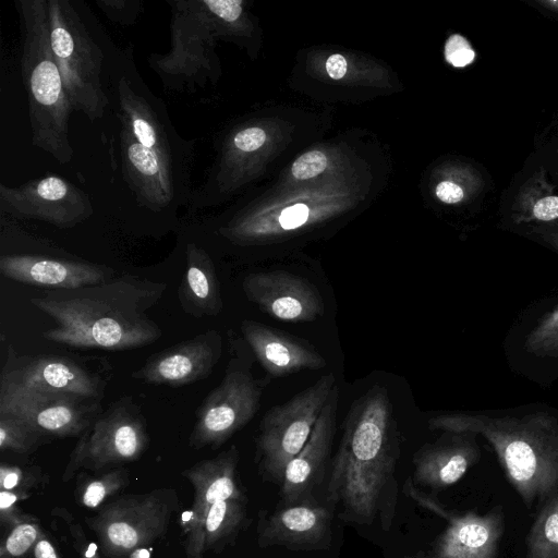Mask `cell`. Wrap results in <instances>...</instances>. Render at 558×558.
Wrapping results in <instances>:
<instances>
[{"label": "cell", "instance_id": "1", "mask_svg": "<svg viewBox=\"0 0 558 558\" xmlns=\"http://www.w3.org/2000/svg\"><path fill=\"white\" fill-rule=\"evenodd\" d=\"M108 83L120 124L123 181L140 209L175 215L189 206L194 191L195 141L179 134L166 104L138 73L132 46L114 51Z\"/></svg>", "mask_w": 558, "mask_h": 558}, {"label": "cell", "instance_id": "2", "mask_svg": "<svg viewBox=\"0 0 558 558\" xmlns=\"http://www.w3.org/2000/svg\"><path fill=\"white\" fill-rule=\"evenodd\" d=\"M166 284L124 275L77 289H57L31 303L57 322L44 338L76 348L128 350L161 336L147 315Z\"/></svg>", "mask_w": 558, "mask_h": 558}, {"label": "cell", "instance_id": "3", "mask_svg": "<svg viewBox=\"0 0 558 558\" xmlns=\"http://www.w3.org/2000/svg\"><path fill=\"white\" fill-rule=\"evenodd\" d=\"M430 429L483 436L527 508L558 493V418L547 412L489 415L445 412L428 420Z\"/></svg>", "mask_w": 558, "mask_h": 558}, {"label": "cell", "instance_id": "4", "mask_svg": "<svg viewBox=\"0 0 558 558\" xmlns=\"http://www.w3.org/2000/svg\"><path fill=\"white\" fill-rule=\"evenodd\" d=\"M395 434L388 389L375 385L351 404L329 482L331 498L356 520L375 514L396 463Z\"/></svg>", "mask_w": 558, "mask_h": 558}, {"label": "cell", "instance_id": "5", "mask_svg": "<svg viewBox=\"0 0 558 558\" xmlns=\"http://www.w3.org/2000/svg\"><path fill=\"white\" fill-rule=\"evenodd\" d=\"M21 34V74L33 146L60 165L73 158L70 119L74 111L54 60L46 0H15Z\"/></svg>", "mask_w": 558, "mask_h": 558}, {"label": "cell", "instance_id": "6", "mask_svg": "<svg viewBox=\"0 0 558 558\" xmlns=\"http://www.w3.org/2000/svg\"><path fill=\"white\" fill-rule=\"evenodd\" d=\"M51 49L74 111L90 122L111 105L106 81L117 48L81 0H46Z\"/></svg>", "mask_w": 558, "mask_h": 558}, {"label": "cell", "instance_id": "7", "mask_svg": "<svg viewBox=\"0 0 558 558\" xmlns=\"http://www.w3.org/2000/svg\"><path fill=\"white\" fill-rule=\"evenodd\" d=\"M170 48L147 64L165 89L193 93L218 78L216 46L243 14L242 0H168Z\"/></svg>", "mask_w": 558, "mask_h": 558}, {"label": "cell", "instance_id": "8", "mask_svg": "<svg viewBox=\"0 0 558 558\" xmlns=\"http://www.w3.org/2000/svg\"><path fill=\"white\" fill-rule=\"evenodd\" d=\"M178 505L175 489L156 488L119 496L101 506L96 515L85 518V522L106 557L129 558L145 553L167 534Z\"/></svg>", "mask_w": 558, "mask_h": 558}, {"label": "cell", "instance_id": "9", "mask_svg": "<svg viewBox=\"0 0 558 558\" xmlns=\"http://www.w3.org/2000/svg\"><path fill=\"white\" fill-rule=\"evenodd\" d=\"M336 385L335 375L325 374L264 414L259 424L257 451L260 466L268 476L282 482L287 464L306 444Z\"/></svg>", "mask_w": 558, "mask_h": 558}, {"label": "cell", "instance_id": "10", "mask_svg": "<svg viewBox=\"0 0 558 558\" xmlns=\"http://www.w3.org/2000/svg\"><path fill=\"white\" fill-rule=\"evenodd\" d=\"M149 445L145 421L130 398L112 404L78 436L62 481L71 480L80 469L100 471L135 461Z\"/></svg>", "mask_w": 558, "mask_h": 558}, {"label": "cell", "instance_id": "11", "mask_svg": "<svg viewBox=\"0 0 558 558\" xmlns=\"http://www.w3.org/2000/svg\"><path fill=\"white\" fill-rule=\"evenodd\" d=\"M264 385L248 372L233 369L207 396L196 412L189 438L193 449H216L243 428L260 407Z\"/></svg>", "mask_w": 558, "mask_h": 558}, {"label": "cell", "instance_id": "12", "mask_svg": "<svg viewBox=\"0 0 558 558\" xmlns=\"http://www.w3.org/2000/svg\"><path fill=\"white\" fill-rule=\"evenodd\" d=\"M0 211L2 216L40 220L68 229L88 219L94 208L88 194L74 183L47 175L17 186L1 183Z\"/></svg>", "mask_w": 558, "mask_h": 558}, {"label": "cell", "instance_id": "13", "mask_svg": "<svg viewBox=\"0 0 558 558\" xmlns=\"http://www.w3.org/2000/svg\"><path fill=\"white\" fill-rule=\"evenodd\" d=\"M93 398L0 384V413L23 418L45 439L81 436L96 418Z\"/></svg>", "mask_w": 558, "mask_h": 558}, {"label": "cell", "instance_id": "14", "mask_svg": "<svg viewBox=\"0 0 558 558\" xmlns=\"http://www.w3.org/2000/svg\"><path fill=\"white\" fill-rule=\"evenodd\" d=\"M242 288L250 302L281 322H314L325 312L317 288L305 278L286 270L250 274L244 278Z\"/></svg>", "mask_w": 558, "mask_h": 558}, {"label": "cell", "instance_id": "15", "mask_svg": "<svg viewBox=\"0 0 558 558\" xmlns=\"http://www.w3.org/2000/svg\"><path fill=\"white\" fill-rule=\"evenodd\" d=\"M221 352L220 333L208 330L156 353L132 377L155 385L191 384L211 373Z\"/></svg>", "mask_w": 558, "mask_h": 558}, {"label": "cell", "instance_id": "16", "mask_svg": "<svg viewBox=\"0 0 558 558\" xmlns=\"http://www.w3.org/2000/svg\"><path fill=\"white\" fill-rule=\"evenodd\" d=\"M1 385L47 392H64L96 399L100 395L99 379L72 360L59 356L17 357L8 361Z\"/></svg>", "mask_w": 558, "mask_h": 558}, {"label": "cell", "instance_id": "17", "mask_svg": "<svg viewBox=\"0 0 558 558\" xmlns=\"http://www.w3.org/2000/svg\"><path fill=\"white\" fill-rule=\"evenodd\" d=\"M446 514L447 527L428 550L415 558H498L505 529L500 510L486 514Z\"/></svg>", "mask_w": 558, "mask_h": 558}, {"label": "cell", "instance_id": "18", "mask_svg": "<svg viewBox=\"0 0 558 558\" xmlns=\"http://www.w3.org/2000/svg\"><path fill=\"white\" fill-rule=\"evenodd\" d=\"M0 271L14 281L54 290L93 286L112 277V270L102 265L36 254H3Z\"/></svg>", "mask_w": 558, "mask_h": 558}, {"label": "cell", "instance_id": "19", "mask_svg": "<svg viewBox=\"0 0 558 558\" xmlns=\"http://www.w3.org/2000/svg\"><path fill=\"white\" fill-rule=\"evenodd\" d=\"M242 333L264 369L275 378L304 371H317L327 364L307 341L268 325L245 319Z\"/></svg>", "mask_w": 558, "mask_h": 558}, {"label": "cell", "instance_id": "20", "mask_svg": "<svg viewBox=\"0 0 558 558\" xmlns=\"http://www.w3.org/2000/svg\"><path fill=\"white\" fill-rule=\"evenodd\" d=\"M339 387L336 385L301 451L289 461L282 478V499L287 505L301 502L323 473L331 450L336 428Z\"/></svg>", "mask_w": 558, "mask_h": 558}, {"label": "cell", "instance_id": "21", "mask_svg": "<svg viewBox=\"0 0 558 558\" xmlns=\"http://www.w3.org/2000/svg\"><path fill=\"white\" fill-rule=\"evenodd\" d=\"M238 461L239 451L235 446H231L218 456L202 460L182 472L194 488V501L185 527L187 534L198 527L214 504L226 499H245L236 483Z\"/></svg>", "mask_w": 558, "mask_h": 558}, {"label": "cell", "instance_id": "22", "mask_svg": "<svg viewBox=\"0 0 558 558\" xmlns=\"http://www.w3.org/2000/svg\"><path fill=\"white\" fill-rule=\"evenodd\" d=\"M450 437L439 439L422 448L414 457V477L432 488H446L463 477L481 457L473 434L448 433Z\"/></svg>", "mask_w": 558, "mask_h": 558}, {"label": "cell", "instance_id": "23", "mask_svg": "<svg viewBox=\"0 0 558 558\" xmlns=\"http://www.w3.org/2000/svg\"><path fill=\"white\" fill-rule=\"evenodd\" d=\"M330 513L320 506L310 504L287 505L259 527L260 546L284 545L308 548L329 541Z\"/></svg>", "mask_w": 558, "mask_h": 558}, {"label": "cell", "instance_id": "24", "mask_svg": "<svg viewBox=\"0 0 558 558\" xmlns=\"http://www.w3.org/2000/svg\"><path fill=\"white\" fill-rule=\"evenodd\" d=\"M185 259V271L179 288L182 308L197 318L218 315L222 310V299L211 257L203 246L189 241Z\"/></svg>", "mask_w": 558, "mask_h": 558}, {"label": "cell", "instance_id": "25", "mask_svg": "<svg viewBox=\"0 0 558 558\" xmlns=\"http://www.w3.org/2000/svg\"><path fill=\"white\" fill-rule=\"evenodd\" d=\"M245 515V499H226L214 504L198 527L187 534V556L198 557L205 550L221 548L239 532Z\"/></svg>", "mask_w": 558, "mask_h": 558}, {"label": "cell", "instance_id": "26", "mask_svg": "<svg viewBox=\"0 0 558 558\" xmlns=\"http://www.w3.org/2000/svg\"><path fill=\"white\" fill-rule=\"evenodd\" d=\"M511 216L515 223L558 220V194L547 180L544 168L536 170L520 186L511 207Z\"/></svg>", "mask_w": 558, "mask_h": 558}, {"label": "cell", "instance_id": "27", "mask_svg": "<svg viewBox=\"0 0 558 558\" xmlns=\"http://www.w3.org/2000/svg\"><path fill=\"white\" fill-rule=\"evenodd\" d=\"M130 483L125 469L118 468L99 476L82 474L74 490L75 502L86 509H99Z\"/></svg>", "mask_w": 558, "mask_h": 558}, {"label": "cell", "instance_id": "28", "mask_svg": "<svg viewBox=\"0 0 558 558\" xmlns=\"http://www.w3.org/2000/svg\"><path fill=\"white\" fill-rule=\"evenodd\" d=\"M526 558H558V494L537 515L526 542Z\"/></svg>", "mask_w": 558, "mask_h": 558}, {"label": "cell", "instance_id": "29", "mask_svg": "<svg viewBox=\"0 0 558 558\" xmlns=\"http://www.w3.org/2000/svg\"><path fill=\"white\" fill-rule=\"evenodd\" d=\"M44 437L23 418L0 413V449L15 453H29L43 444Z\"/></svg>", "mask_w": 558, "mask_h": 558}, {"label": "cell", "instance_id": "30", "mask_svg": "<svg viewBox=\"0 0 558 558\" xmlns=\"http://www.w3.org/2000/svg\"><path fill=\"white\" fill-rule=\"evenodd\" d=\"M525 349L541 357L558 356V305L544 314L527 333Z\"/></svg>", "mask_w": 558, "mask_h": 558}, {"label": "cell", "instance_id": "31", "mask_svg": "<svg viewBox=\"0 0 558 558\" xmlns=\"http://www.w3.org/2000/svg\"><path fill=\"white\" fill-rule=\"evenodd\" d=\"M48 482V477L37 466L23 468L20 465L2 463L0 466V488L25 498L31 490Z\"/></svg>", "mask_w": 558, "mask_h": 558}, {"label": "cell", "instance_id": "32", "mask_svg": "<svg viewBox=\"0 0 558 558\" xmlns=\"http://www.w3.org/2000/svg\"><path fill=\"white\" fill-rule=\"evenodd\" d=\"M43 533L37 521L15 525L1 542L0 558H23L33 550Z\"/></svg>", "mask_w": 558, "mask_h": 558}, {"label": "cell", "instance_id": "33", "mask_svg": "<svg viewBox=\"0 0 558 558\" xmlns=\"http://www.w3.org/2000/svg\"><path fill=\"white\" fill-rule=\"evenodd\" d=\"M95 2L111 22L121 26L134 24L143 12L142 0H96Z\"/></svg>", "mask_w": 558, "mask_h": 558}, {"label": "cell", "instance_id": "34", "mask_svg": "<svg viewBox=\"0 0 558 558\" xmlns=\"http://www.w3.org/2000/svg\"><path fill=\"white\" fill-rule=\"evenodd\" d=\"M26 499L24 496L0 490V523L8 531L23 522L37 521L31 514L22 512L19 501Z\"/></svg>", "mask_w": 558, "mask_h": 558}, {"label": "cell", "instance_id": "35", "mask_svg": "<svg viewBox=\"0 0 558 558\" xmlns=\"http://www.w3.org/2000/svg\"><path fill=\"white\" fill-rule=\"evenodd\" d=\"M327 167V157L320 150H310L301 155L292 165V174L299 180H307L322 173Z\"/></svg>", "mask_w": 558, "mask_h": 558}, {"label": "cell", "instance_id": "36", "mask_svg": "<svg viewBox=\"0 0 558 558\" xmlns=\"http://www.w3.org/2000/svg\"><path fill=\"white\" fill-rule=\"evenodd\" d=\"M447 61L456 68H462L473 62L475 52L469 41L461 35H452L445 46Z\"/></svg>", "mask_w": 558, "mask_h": 558}, {"label": "cell", "instance_id": "37", "mask_svg": "<svg viewBox=\"0 0 558 558\" xmlns=\"http://www.w3.org/2000/svg\"><path fill=\"white\" fill-rule=\"evenodd\" d=\"M266 142V133L257 126H248L236 131L228 144L243 153H253L259 149Z\"/></svg>", "mask_w": 558, "mask_h": 558}, {"label": "cell", "instance_id": "38", "mask_svg": "<svg viewBox=\"0 0 558 558\" xmlns=\"http://www.w3.org/2000/svg\"><path fill=\"white\" fill-rule=\"evenodd\" d=\"M69 529L73 538V546L80 558H100L98 546L87 539L81 524L71 522Z\"/></svg>", "mask_w": 558, "mask_h": 558}, {"label": "cell", "instance_id": "39", "mask_svg": "<svg viewBox=\"0 0 558 558\" xmlns=\"http://www.w3.org/2000/svg\"><path fill=\"white\" fill-rule=\"evenodd\" d=\"M310 215V209L304 204H295L284 208L279 218V226L282 230H293L303 226Z\"/></svg>", "mask_w": 558, "mask_h": 558}, {"label": "cell", "instance_id": "40", "mask_svg": "<svg viewBox=\"0 0 558 558\" xmlns=\"http://www.w3.org/2000/svg\"><path fill=\"white\" fill-rule=\"evenodd\" d=\"M435 193L442 203L458 204L464 201L468 190L458 182L445 180L436 185Z\"/></svg>", "mask_w": 558, "mask_h": 558}, {"label": "cell", "instance_id": "41", "mask_svg": "<svg viewBox=\"0 0 558 558\" xmlns=\"http://www.w3.org/2000/svg\"><path fill=\"white\" fill-rule=\"evenodd\" d=\"M31 558H62L53 543L43 533L31 551Z\"/></svg>", "mask_w": 558, "mask_h": 558}, {"label": "cell", "instance_id": "42", "mask_svg": "<svg viewBox=\"0 0 558 558\" xmlns=\"http://www.w3.org/2000/svg\"><path fill=\"white\" fill-rule=\"evenodd\" d=\"M347 60L340 53L331 54L326 61V70L328 75L333 80H340L347 72Z\"/></svg>", "mask_w": 558, "mask_h": 558}, {"label": "cell", "instance_id": "43", "mask_svg": "<svg viewBox=\"0 0 558 558\" xmlns=\"http://www.w3.org/2000/svg\"><path fill=\"white\" fill-rule=\"evenodd\" d=\"M534 3L542 8V10H546L558 15V0H537L534 1Z\"/></svg>", "mask_w": 558, "mask_h": 558}, {"label": "cell", "instance_id": "44", "mask_svg": "<svg viewBox=\"0 0 558 558\" xmlns=\"http://www.w3.org/2000/svg\"><path fill=\"white\" fill-rule=\"evenodd\" d=\"M541 235L543 239L548 242L551 246H554L556 250H558V232L549 229V230H543L541 232Z\"/></svg>", "mask_w": 558, "mask_h": 558}, {"label": "cell", "instance_id": "45", "mask_svg": "<svg viewBox=\"0 0 558 558\" xmlns=\"http://www.w3.org/2000/svg\"><path fill=\"white\" fill-rule=\"evenodd\" d=\"M551 230H554V231L558 232V229H556V228H553Z\"/></svg>", "mask_w": 558, "mask_h": 558}, {"label": "cell", "instance_id": "46", "mask_svg": "<svg viewBox=\"0 0 558 558\" xmlns=\"http://www.w3.org/2000/svg\"><path fill=\"white\" fill-rule=\"evenodd\" d=\"M190 558H201V556H198V557H190Z\"/></svg>", "mask_w": 558, "mask_h": 558}, {"label": "cell", "instance_id": "47", "mask_svg": "<svg viewBox=\"0 0 558 558\" xmlns=\"http://www.w3.org/2000/svg\"><path fill=\"white\" fill-rule=\"evenodd\" d=\"M558 494V493H557Z\"/></svg>", "mask_w": 558, "mask_h": 558}]
</instances>
